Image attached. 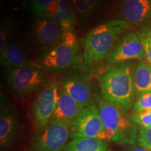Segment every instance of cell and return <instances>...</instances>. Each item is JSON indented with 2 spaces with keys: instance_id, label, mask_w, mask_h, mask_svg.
I'll list each match as a JSON object with an SVG mask.
<instances>
[{
  "instance_id": "obj_1",
  "label": "cell",
  "mask_w": 151,
  "mask_h": 151,
  "mask_svg": "<svg viewBox=\"0 0 151 151\" xmlns=\"http://www.w3.org/2000/svg\"><path fill=\"white\" fill-rule=\"evenodd\" d=\"M133 63L113 65L98 77L103 98L125 111L132 108L136 97L133 83Z\"/></svg>"
},
{
  "instance_id": "obj_2",
  "label": "cell",
  "mask_w": 151,
  "mask_h": 151,
  "mask_svg": "<svg viewBox=\"0 0 151 151\" xmlns=\"http://www.w3.org/2000/svg\"><path fill=\"white\" fill-rule=\"evenodd\" d=\"M128 26L129 23L123 20H111L92 29L84 41L86 65L93 66L106 59L116 46L118 37Z\"/></svg>"
},
{
  "instance_id": "obj_3",
  "label": "cell",
  "mask_w": 151,
  "mask_h": 151,
  "mask_svg": "<svg viewBox=\"0 0 151 151\" xmlns=\"http://www.w3.org/2000/svg\"><path fill=\"white\" fill-rule=\"evenodd\" d=\"M99 113L109 135V142L119 145L138 143L139 128L125 115V111L102 98L99 101Z\"/></svg>"
},
{
  "instance_id": "obj_4",
  "label": "cell",
  "mask_w": 151,
  "mask_h": 151,
  "mask_svg": "<svg viewBox=\"0 0 151 151\" xmlns=\"http://www.w3.org/2000/svg\"><path fill=\"white\" fill-rule=\"evenodd\" d=\"M48 73L43 66L34 64L9 69L7 83L18 95H27L41 90L48 83Z\"/></svg>"
},
{
  "instance_id": "obj_5",
  "label": "cell",
  "mask_w": 151,
  "mask_h": 151,
  "mask_svg": "<svg viewBox=\"0 0 151 151\" xmlns=\"http://www.w3.org/2000/svg\"><path fill=\"white\" fill-rule=\"evenodd\" d=\"M78 50L77 37L72 31L63 33L59 44L48 49L41 57V65L51 71H61L70 67L75 62Z\"/></svg>"
},
{
  "instance_id": "obj_6",
  "label": "cell",
  "mask_w": 151,
  "mask_h": 151,
  "mask_svg": "<svg viewBox=\"0 0 151 151\" xmlns=\"http://www.w3.org/2000/svg\"><path fill=\"white\" fill-rule=\"evenodd\" d=\"M70 138H90L109 142V135L99 113L93 104L83 108L71 124Z\"/></svg>"
},
{
  "instance_id": "obj_7",
  "label": "cell",
  "mask_w": 151,
  "mask_h": 151,
  "mask_svg": "<svg viewBox=\"0 0 151 151\" xmlns=\"http://www.w3.org/2000/svg\"><path fill=\"white\" fill-rule=\"evenodd\" d=\"M60 88L58 82L50 81L38 94L32 107L34 127L37 132L50 123L60 99Z\"/></svg>"
},
{
  "instance_id": "obj_8",
  "label": "cell",
  "mask_w": 151,
  "mask_h": 151,
  "mask_svg": "<svg viewBox=\"0 0 151 151\" xmlns=\"http://www.w3.org/2000/svg\"><path fill=\"white\" fill-rule=\"evenodd\" d=\"M71 126L50 121L46 127L37 132L28 151H62L70 138Z\"/></svg>"
},
{
  "instance_id": "obj_9",
  "label": "cell",
  "mask_w": 151,
  "mask_h": 151,
  "mask_svg": "<svg viewBox=\"0 0 151 151\" xmlns=\"http://www.w3.org/2000/svg\"><path fill=\"white\" fill-rule=\"evenodd\" d=\"M133 60L141 61L146 60L140 38L134 32H130L124 36L106 59L107 63L113 66L131 62Z\"/></svg>"
},
{
  "instance_id": "obj_10",
  "label": "cell",
  "mask_w": 151,
  "mask_h": 151,
  "mask_svg": "<svg viewBox=\"0 0 151 151\" xmlns=\"http://www.w3.org/2000/svg\"><path fill=\"white\" fill-rule=\"evenodd\" d=\"M32 33L37 44L44 48H52L62 41V28L55 20L52 18L39 16L34 21Z\"/></svg>"
},
{
  "instance_id": "obj_11",
  "label": "cell",
  "mask_w": 151,
  "mask_h": 151,
  "mask_svg": "<svg viewBox=\"0 0 151 151\" xmlns=\"http://www.w3.org/2000/svg\"><path fill=\"white\" fill-rule=\"evenodd\" d=\"M62 88L81 109L95 104L97 101V94L94 87L83 77L76 76L67 77L62 82Z\"/></svg>"
},
{
  "instance_id": "obj_12",
  "label": "cell",
  "mask_w": 151,
  "mask_h": 151,
  "mask_svg": "<svg viewBox=\"0 0 151 151\" xmlns=\"http://www.w3.org/2000/svg\"><path fill=\"white\" fill-rule=\"evenodd\" d=\"M19 122L14 109L2 105L0 113V147L1 151L9 150L14 146L18 133Z\"/></svg>"
},
{
  "instance_id": "obj_13",
  "label": "cell",
  "mask_w": 151,
  "mask_h": 151,
  "mask_svg": "<svg viewBox=\"0 0 151 151\" xmlns=\"http://www.w3.org/2000/svg\"><path fill=\"white\" fill-rule=\"evenodd\" d=\"M120 15L127 23L139 25L151 16V0H124Z\"/></svg>"
},
{
  "instance_id": "obj_14",
  "label": "cell",
  "mask_w": 151,
  "mask_h": 151,
  "mask_svg": "<svg viewBox=\"0 0 151 151\" xmlns=\"http://www.w3.org/2000/svg\"><path fill=\"white\" fill-rule=\"evenodd\" d=\"M81 109L80 106L61 87L59 101L50 121L62 122L71 126Z\"/></svg>"
},
{
  "instance_id": "obj_15",
  "label": "cell",
  "mask_w": 151,
  "mask_h": 151,
  "mask_svg": "<svg viewBox=\"0 0 151 151\" xmlns=\"http://www.w3.org/2000/svg\"><path fill=\"white\" fill-rule=\"evenodd\" d=\"M1 65L9 69L20 67L29 64L27 54L20 46L9 43L1 51Z\"/></svg>"
},
{
  "instance_id": "obj_16",
  "label": "cell",
  "mask_w": 151,
  "mask_h": 151,
  "mask_svg": "<svg viewBox=\"0 0 151 151\" xmlns=\"http://www.w3.org/2000/svg\"><path fill=\"white\" fill-rule=\"evenodd\" d=\"M133 83L136 97L151 92V66L139 61L133 71Z\"/></svg>"
},
{
  "instance_id": "obj_17",
  "label": "cell",
  "mask_w": 151,
  "mask_h": 151,
  "mask_svg": "<svg viewBox=\"0 0 151 151\" xmlns=\"http://www.w3.org/2000/svg\"><path fill=\"white\" fill-rule=\"evenodd\" d=\"M62 151H111L107 141L90 138H72Z\"/></svg>"
},
{
  "instance_id": "obj_18",
  "label": "cell",
  "mask_w": 151,
  "mask_h": 151,
  "mask_svg": "<svg viewBox=\"0 0 151 151\" xmlns=\"http://www.w3.org/2000/svg\"><path fill=\"white\" fill-rule=\"evenodd\" d=\"M59 9L53 19L59 23L62 32L73 31L76 24V11L69 0H57Z\"/></svg>"
},
{
  "instance_id": "obj_19",
  "label": "cell",
  "mask_w": 151,
  "mask_h": 151,
  "mask_svg": "<svg viewBox=\"0 0 151 151\" xmlns=\"http://www.w3.org/2000/svg\"><path fill=\"white\" fill-rule=\"evenodd\" d=\"M73 5L76 14L79 17L86 18L90 17L97 9L99 0H69Z\"/></svg>"
},
{
  "instance_id": "obj_20",
  "label": "cell",
  "mask_w": 151,
  "mask_h": 151,
  "mask_svg": "<svg viewBox=\"0 0 151 151\" xmlns=\"http://www.w3.org/2000/svg\"><path fill=\"white\" fill-rule=\"evenodd\" d=\"M146 55V60L151 66V23L143 26L138 32Z\"/></svg>"
},
{
  "instance_id": "obj_21",
  "label": "cell",
  "mask_w": 151,
  "mask_h": 151,
  "mask_svg": "<svg viewBox=\"0 0 151 151\" xmlns=\"http://www.w3.org/2000/svg\"><path fill=\"white\" fill-rule=\"evenodd\" d=\"M130 118L139 128H151V109L134 113Z\"/></svg>"
},
{
  "instance_id": "obj_22",
  "label": "cell",
  "mask_w": 151,
  "mask_h": 151,
  "mask_svg": "<svg viewBox=\"0 0 151 151\" xmlns=\"http://www.w3.org/2000/svg\"><path fill=\"white\" fill-rule=\"evenodd\" d=\"M151 109V92L139 97L132 106L134 113L150 110Z\"/></svg>"
},
{
  "instance_id": "obj_23",
  "label": "cell",
  "mask_w": 151,
  "mask_h": 151,
  "mask_svg": "<svg viewBox=\"0 0 151 151\" xmlns=\"http://www.w3.org/2000/svg\"><path fill=\"white\" fill-rule=\"evenodd\" d=\"M55 0H31L30 9L33 14L37 15V16H41L44 14L49 6Z\"/></svg>"
},
{
  "instance_id": "obj_24",
  "label": "cell",
  "mask_w": 151,
  "mask_h": 151,
  "mask_svg": "<svg viewBox=\"0 0 151 151\" xmlns=\"http://www.w3.org/2000/svg\"><path fill=\"white\" fill-rule=\"evenodd\" d=\"M138 143L151 151V128H140L138 135Z\"/></svg>"
},
{
  "instance_id": "obj_25",
  "label": "cell",
  "mask_w": 151,
  "mask_h": 151,
  "mask_svg": "<svg viewBox=\"0 0 151 151\" xmlns=\"http://www.w3.org/2000/svg\"><path fill=\"white\" fill-rule=\"evenodd\" d=\"M11 24L9 23H5L1 27V32H0V52L5 48L9 43H10L9 41L11 39Z\"/></svg>"
},
{
  "instance_id": "obj_26",
  "label": "cell",
  "mask_w": 151,
  "mask_h": 151,
  "mask_svg": "<svg viewBox=\"0 0 151 151\" xmlns=\"http://www.w3.org/2000/svg\"><path fill=\"white\" fill-rule=\"evenodd\" d=\"M136 145L137 144H135L134 146H132L131 148L128 149L127 151H150V150H148V148L141 146L139 144V146H136Z\"/></svg>"
}]
</instances>
